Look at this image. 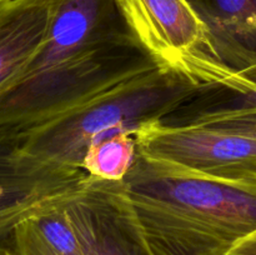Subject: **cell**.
<instances>
[{"instance_id":"1","label":"cell","mask_w":256,"mask_h":255,"mask_svg":"<svg viewBox=\"0 0 256 255\" xmlns=\"http://www.w3.org/2000/svg\"><path fill=\"white\" fill-rule=\"evenodd\" d=\"M142 255H224L256 230V184L182 172L138 152L119 182L86 176Z\"/></svg>"},{"instance_id":"2","label":"cell","mask_w":256,"mask_h":255,"mask_svg":"<svg viewBox=\"0 0 256 255\" xmlns=\"http://www.w3.org/2000/svg\"><path fill=\"white\" fill-rule=\"evenodd\" d=\"M115 0H54L45 42L0 88V132L16 146L22 136L144 69L149 59L118 62L105 25Z\"/></svg>"},{"instance_id":"3","label":"cell","mask_w":256,"mask_h":255,"mask_svg":"<svg viewBox=\"0 0 256 255\" xmlns=\"http://www.w3.org/2000/svg\"><path fill=\"white\" fill-rule=\"evenodd\" d=\"M202 92L206 90L150 62L132 76L28 132L18 142L15 152L42 166L82 172V156L92 140L162 120Z\"/></svg>"},{"instance_id":"4","label":"cell","mask_w":256,"mask_h":255,"mask_svg":"<svg viewBox=\"0 0 256 255\" xmlns=\"http://www.w3.org/2000/svg\"><path fill=\"white\" fill-rule=\"evenodd\" d=\"M122 20L162 72L206 92L242 95L244 72L222 62L209 26L190 0H115Z\"/></svg>"},{"instance_id":"5","label":"cell","mask_w":256,"mask_h":255,"mask_svg":"<svg viewBox=\"0 0 256 255\" xmlns=\"http://www.w3.org/2000/svg\"><path fill=\"white\" fill-rule=\"evenodd\" d=\"M138 152L182 172L210 179L256 184V136L219 124L164 120L132 132Z\"/></svg>"},{"instance_id":"6","label":"cell","mask_w":256,"mask_h":255,"mask_svg":"<svg viewBox=\"0 0 256 255\" xmlns=\"http://www.w3.org/2000/svg\"><path fill=\"white\" fill-rule=\"evenodd\" d=\"M82 172L22 159L0 132V248L10 246L18 224L60 206L84 188Z\"/></svg>"},{"instance_id":"7","label":"cell","mask_w":256,"mask_h":255,"mask_svg":"<svg viewBox=\"0 0 256 255\" xmlns=\"http://www.w3.org/2000/svg\"><path fill=\"white\" fill-rule=\"evenodd\" d=\"M52 14L54 0H12L0 5V88L39 52Z\"/></svg>"},{"instance_id":"8","label":"cell","mask_w":256,"mask_h":255,"mask_svg":"<svg viewBox=\"0 0 256 255\" xmlns=\"http://www.w3.org/2000/svg\"><path fill=\"white\" fill-rule=\"evenodd\" d=\"M209 26L222 62L235 72L256 66V0H190Z\"/></svg>"},{"instance_id":"9","label":"cell","mask_w":256,"mask_h":255,"mask_svg":"<svg viewBox=\"0 0 256 255\" xmlns=\"http://www.w3.org/2000/svg\"><path fill=\"white\" fill-rule=\"evenodd\" d=\"M82 255H142L104 202L86 185L62 205Z\"/></svg>"},{"instance_id":"10","label":"cell","mask_w":256,"mask_h":255,"mask_svg":"<svg viewBox=\"0 0 256 255\" xmlns=\"http://www.w3.org/2000/svg\"><path fill=\"white\" fill-rule=\"evenodd\" d=\"M138 148L132 130H120L88 145L80 169L89 179L119 182L134 164Z\"/></svg>"},{"instance_id":"11","label":"cell","mask_w":256,"mask_h":255,"mask_svg":"<svg viewBox=\"0 0 256 255\" xmlns=\"http://www.w3.org/2000/svg\"><path fill=\"white\" fill-rule=\"evenodd\" d=\"M62 205L36 216L35 222L48 242L60 255H82L79 240L62 212Z\"/></svg>"},{"instance_id":"12","label":"cell","mask_w":256,"mask_h":255,"mask_svg":"<svg viewBox=\"0 0 256 255\" xmlns=\"http://www.w3.org/2000/svg\"><path fill=\"white\" fill-rule=\"evenodd\" d=\"M10 248L15 255H60L42 234L35 218L18 224L12 232Z\"/></svg>"},{"instance_id":"13","label":"cell","mask_w":256,"mask_h":255,"mask_svg":"<svg viewBox=\"0 0 256 255\" xmlns=\"http://www.w3.org/2000/svg\"><path fill=\"white\" fill-rule=\"evenodd\" d=\"M189 122L224 125L256 136V109L234 110V112L202 110Z\"/></svg>"},{"instance_id":"14","label":"cell","mask_w":256,"mask_h":255,"mask_svg":"<svg viewBox=\"0 0 256 255\" xmlns=\"http://www.w3.org/2000/svg\"><path fill=\"white\" fill-rule=\"evenodd\" d=\"M245 76L252 82V88L242 95L228 94L222 92H214L216 100L204 110H220V112H234V110L256 109V66L242 72Z\"/></svg>"},{"instance_id":"15","label":"cell","mask_w":256,"mask_h":255,"mask_svg":"<svg viewBox=\"0 0 256 255\" xmlns=\"http://www.w3.org/2000/svg\"><path fill=\"white\" fill-rule=\"evenodd\" d=\"M224 255H256V230L235 242Z\"/></svg>"},{"instance_id":"16","label":"cell","mask_w":256,"mask_h":255,"mask_svg":"<svg viewBox=\"0 0 256 255\" xmlns=\"http://www.w3.org/2000/svg\"><path fill=\"white\" fill-rule=\"evenodd\" d=\"M0 255H15V254L10 246H2L0 248Z\"/></svg>"},{"instance_id":"17","label":"cell","mask_w":256,"mask_h":255,"mask_svg":"<svg viewBox=\"0 0 256 255\" xmlns=\"http://www.w3.org/2000/svg\"><path fill=\"white\" fill-rule=\"evenodd\" d=\"M12 2V0H0V5L5 4V2Z\"/></svg>"}]
</instances>
